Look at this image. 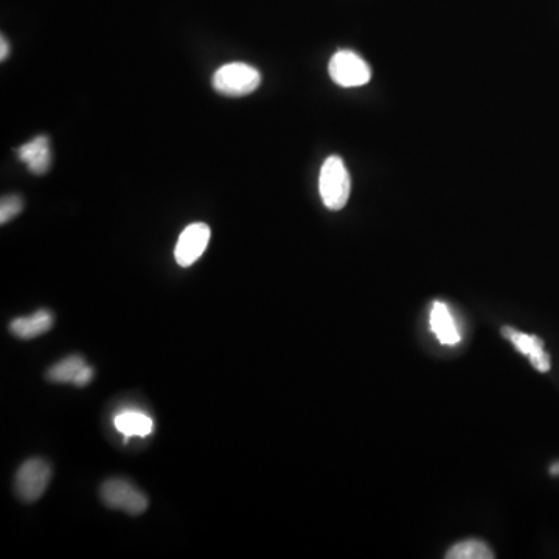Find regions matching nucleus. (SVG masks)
<instances>
[{"label":"nucleus","instance_id":"1","mask_svg":"<svg viewBox=\"0 0 559 559\" xmlns=\"http://www.w3.org/2000/svg\"><path fill=\"white\" fill-rule=\"evenodd\" d=\"M320 198L330 210L344 209L350 198L351 179L344 160L339 156L328 157L320 168Z\"/></svg>","mask_w":559,"mask_h":559},{"label":"nucleus","instance_id":"2","mask_svg":"<svg viewBox=\"0 0 559 559\" xmlns=\"http://www.w3.org/2000/svg\"><path fill=\"white\" fill-rule=\"evenodd\" d=\"M261 75L255 67L244 63H230L219 67L213 75V89L226 97H244L257 91Z\"/></svg>","mask_w":559,"mask_h":559},{"label":"nucleus","instance_id":"3","mask_svg":"<svg viewBox=\"0 0 559 559\" xmlns=\"http://www.w3.org/2000/svg\"><path fill=\"white\" fill-rule=\"evenodd\" d=\"M101 502L111 510L123 511L129 516L145 513L150 500L140 488L126 479L106 480L100 488Z\"/></svg>","mask_w":559,"mask_h":559},{"label":"nucleus","instance_id":"4","mask_svg":"<svg viewBox=\"0 0 559 559\" xmlns=\"http://www.w3.org/2000/svg\"><path fill=\"white\" fill-rule=\"evenodd\" d=\"M52 480V466L42 459L27 460L14 477V490L19 499L33 504L41 499Z\"/></svg>","mask_w":559,"mask_h":559},{"label":"nucleus","instance_id":"5","mask_svg":"<svg viewBox=\"0 0 559 559\" xmlns=\"http://www.w3.org/2000/svg\"><path fill=\"white\" fill-rule=\"evenodd\" d=\"M331 80L341 87H359L369 83L372 69L364 58L351 50H339L334 53L328 64Z\"/></svg>","mask_w":559,"mask_h":559},{"label":"nucleus","instance_id":"6","mask_svg":"<svg viewBox=\"0 0 559 559\" xmlns=\"http://www.w3.org/2000/svg\"><path fill=\"white\" fill-rule=\"evenodd\" d=\"M210 237H212V232H210V227L207 224L195 223L185 227L184 232L179 237L178 244H176V249H174L176 263L181 268L193 266L209 246Z\"/></svg>","mask_w":559,"mask_h":559},{"label":"nucleus","instance_id":"7","mask_svg":"<svg viewBox=\"0 0 559 559\" xmlns=\"http://www.w3.org/2000/svg\"><path fill=\"white\" fill-rule=\"evenodd\" d=\"M502 334L514 345L516 350L527 356L538 372L547 373L550 370V356L544 350V341L535 334L521 333L514 328H502Z\"/></svg>","mask_w":559,"mask_h":559},{"label":"nucleus","instance_id":"8","mask_svg":"<svg viewBox=\"0 0 559 559\" xmlns=\"http://www.w3.org/2000/svg\"><path fill=\"white\" fill-rule=\"evenodd\" d=\"M21 162L27 165L30 173L42 176L52 167V146L49 137L39 136L22 145L18 150Z\"/></svg>","mask_w":559,"mask_h":559},{"label":"nucleus","instance_id":"9","mask_svg":"<svg viewBox=\"0 0 559 559\" xmlns=\"http://www.w3.org/2000/svg\"><path fill=\"white\" fill-rule=\"evenodd\" d=\"M55 325V316L49 310L36 311L32 316L18 317L10 323V331L21 341H32L49 333Z\"/></svg>","mask_w":559,"mask_h":559},{"label":"nucleus","instance_id":"10","mask_svg":"<svg viewBox=\"0 0 559 559\" xmlns=\"http://www.w3.org/2000/svg\"><path fill=\"white\" fill-rule=\"evenodd\" d=\"M429 323H431L432 333L437 336L441 344L457 345L462 339L457 323H455L451 310L446 303L434 302Z\"/></svg>","mask_w":559,"mask_h":559},{"label":"nucleus","instance_id":"11","mask_svg":"<svg viewBox=\"0 0 559 559\" xmlns=\"http://www.w3.org/2000/svg\"><path fill=\"white\" fill-rule=\"evenodd\" d=\"M115 428L125 435L126 440L131 437H146L154 429L153 418L139 412V410H126L115 417Z\"/></svg>","mask_w":559,"mask_h":559},{"label":"nucleus","instance_id":"12","mask_svg":"<svg viewBox=\"0 0 559 559\" xmlns=\"http://www.w3.org/2000/svg\"><path fill=\"white\" fill-rule=\"evenodd\" d=\"M86 359L80 355H70L63 361L56 362L47 372V381L55 384H73L86 367Z\"/></svg>","mask_w":559,"mask_h":559},{"label":"nucleus","instance_id":"13","mask_svg":"<svg viewBox=\"0 0 559 559\" xmlns=\"http://www.w3.org/2000/svg\"><path fill=\"white\" fill-rule=\"evenodd\" d=\"M494 556L496 555L488 547L487 542L480 541V539L459 542L446 553L448 559H493Z\"/></svg>","mask_w":559,"mask_h":559},{"label":"nucleus","instance_id":"14","mask_svg":"<svg viewBox=\"0 0 559 559\" xmlns=\"http://www.w3.org/2000/svg\"><path fill=\"white\" fill-rule=\"evenodd\" d=\"M22 209H24V201H22L21 196L8 195L2 198V202H0V223H2V226L13 221L16 216L21 215Z\"/></svg>","mask_w":559,"mask_h":559},{"label":"nucleus","instance_id":"15","mask_svg":"<svg viewBox=\"0 0 559 559\" xmlns=\"http://www.w3.org/2000/svg\"><path fill=\"white\" fill-rule=\"evenodd\" d=\"M94 369H92L91 365H86V367H84L83 372L80 373V376H78L77 381L73 382V386H77V387H86L87 384H89V382L92 381V379H94Z\"/></svg>","mask_w":559,"mask_h":559},{"label":"nucleus","instance_id":"16","mask_svg":"<svg viewBox=\"0 0 559 559\" xmlns=\"http://www.w3.org/2000/svg\"><path fill=\"white\" fill-rule=\"evenodd\" d=\"M8 56H10V44H8V39L2 36L0 38V60H7Z\"/></svg>","mask_w":559,"mask_h":559},{"label":"nucleus","instance_id":"17","mask_svg":"<svg viewBox=\"0 0 559 559\" xmlns=\"http://www.w3.org/2000/svg\"><path fill=\"white\" fill-rule=\"evenodd\" d=\"M550 474H552V476H559V462L553 463V465L550 466Z\"/></svg>","mask_w":559,"mask_h":559}]
</instances>
